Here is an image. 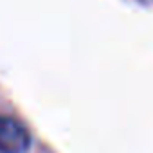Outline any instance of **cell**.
Segmentation results:
<instances>
[{
    "instance_id": "cell-1",
    "label": "cell",
    "mask_w": 153,
    "mask_h": 153,
    "mask_svg": "<svg viewBox=\"0 0 153 153\" xmlns=\"http://www.w3.org/2000/svg\"><path fill=\"white\" fill-rule=\"evenodd\" d=\"M29 144V131L20 121L0 115V153H25Z\"/></svg>"
}]
</instances>
